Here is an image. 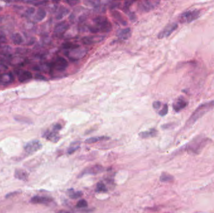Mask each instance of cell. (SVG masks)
<instances>
[{"label":"cell","instance_id":"obj_1","mask_svg":"<svg viewBox=\"0 0 214 213\" xmlns=\"http://www.w3.org/2000/svg\"><path fill=\"white\" fill-rule=\"evenodd\" d=\"M214 108V100L207 102L200 105L190 117L186 123V127L190 128L192 126L199 118L202 117L204 114Z\"/></svg>","mask_w":214,"mask_h":213},{"label":"cell","instance_id":"obj_2","mask_svg":"<svg viewBox=\"0 0 214 213\" xmlns=\"http://www.w3.org/2000/svg\"><path fill=\"white\" fill-rule=\"evenodd\" d=\"M210 142L207 137L198 136L186 145L185 150L188 152L194 154H199Z\"/></svg>","mask_w":214,"mask_h":213},{"label":"cell","instance_id":"obj_3","mask_svg":"<svg viewBox=\"0 0 214 213\" xmlns=\"http://www.w3.org/2000/svg\"><path fill=\"white\" fill-rule=\"evenodd\" d=\"M93 21L94 25L97 27L100 31L102 33H109L113 28L110 21L104 16H98L93 19Z\"/></svg>","mask_w":214,"mask_h":213},{"label":"cell","instance_id":"obj_4","mask_svg":"<svg viewBox=\"0 0 214 213\" xmlns=\"http://www.w3.org/2000/svg\"><path fill=\"white\" fill-rule=\"evenodd\" d=\"M200 16V10H188L182 13L179 16V21L181 23H190L198 19Z\"/></svg>","mask_w":214,"mask_h":213},{"label":"cell","instance_id":"obj_5","mask_svg":"<svg viewBox=\"0 0 214 213\" xmlns=\"http://www.w3.org/2000/svg\"><path fill=\"white\" fill-rule=\"evenodd\" d=\"M160 3L159 1H143L137 6V10L140 13H148L153 10Z\"/></svg>","mask_w":214,"mask_h":213},{"label":"cell","instance_id":"obj_6","mask_svg":"<svg viewBox=\"0 0 214 213\" xmlns=\"http://www.w3.org/2000/svg\"><path fill=\"white\" fill-rule=\"evenodd\" d=\"M88 50L85 48H82L80 46L75 49L67 51L66 56L72 60H78L83 58L87 53Z\"/></svg>","mask_w":214,"mask_h":213},{"label":"cell","instance_id":"obj_7","mask_svg":"<svg viewBox=\"0 0 214 213\" xmlns=\"http://www.w3.org/2000/svg\"><path fill=\"white\" fill-rule=\"evenodd\" d=\"M178 28V25L176 23H173L166 26L158 35V39H163L169 37L174 31Z\"/></svg>","mask_w":214,"mask_h":213},{"label":"cell","instance_id":"obj_8","mask_svg":"<svg viewBox=\"0 0 214 213\" xmlns=\"http://www.w3.org/2000/svg\"><path fill=\"white\" fill-rule=\"evenodd\" d=\"M42 148V145L38 140H33L28 143L25 146V151L28 154H33L39 151Z\"/></svg>","mask_w":214,"mask_h":213},{"label":"cell","instance_id":"obj_9","mask_svg":"<svg viewBox=\"0 0 214 213\" xmlns=\"http://www.w3.org/2000/svg\"><path fill=\"white\" fill-rule=\"evenodd\" d=\"M51 67H52L53 69H55L57 72H63L66 69V68L68 66V62L67 61L63 58V57H58L56 60L50 65Z\"/></svg>","mask_w":214,"mask_h":213},{"label":"cell","instance_id":"obj_10","mask_svg":"<svg viewBox=\"0 0 214 213\" xmlns=\"http://www.w3.org/2000/svg\"><path fill=\"white\" fill-rule=\"evenodd\" d=\"M69 25L66 21H61L55 26L54 28V34L57 36H61L69 29Z\"/></svg>","mask_w":214,"mask_h":213},{"label":"cell","instance_id":"obj_11","mask_svg":"<svg viewBox=\"0 0 214 213\" xmlns=\"http://www.w3.org/2000/svg\"><path fill=\"white\" fill-rule=\"evenodd\" d=\"M104 39L102 36H85L82 39V42L86 45H90L102 41Z\"/></svg>","mask_w":214,"mask_h":213},{"label":"cell","instance_id":"obj_12","mask_svg":"<svg viewBox=\"0 0 214 213\" xmlns=\"http://www.w3.org/2000/svg\"><path fill=\"white\" fill-rule=\"evenodd\" d=\"M103 171V167L101 165H94L90 168H88L85 169L83 172H82V175H86V174H97L100 173Z\"/></svg>","mask_w":214,"mask_h":213},{"label":"cell","instance_id":"obj_13","mask_svg":"<svg viewBox=\"0 0 214 213\" xmlns=\"http://www.w3.org/2000/svg\"><path fill=\"white\" fill-rule=\"evenodd\" d=\"M16 73H17V76H18L19 81L21 83L27 81L33 78V75L31 73L28 72V71L19 69L17 71Z\"/></svg>","mask_w":214,"mask_h":213},{"label":"cell","instance_id":"obj_14","mask_svg":"<svg viewBox=\"0 0 214 213\" xmlns=\"http://www.w3.org/2000/svg\"><path fill=\"white\" fill-rule=\"evenodd\" d=\"M188 102L183 97L178 98L173 104V109L175 112H179L187 107Z\"/></svg>","mask_w":214,"mask_h":213},{"label":"cell","instance_id":"obj_15","mask_svg":"<svg viewBox=\"0 0 214 213\" xmlns=\"http://www.w3.org/2000/svg\"><path fill=\"white\" fill-rule=\"evenodd\" d=\"M53 199L50 197L36 196L31 198V202L33 204H48L52 203Z\"/></svg>","mask_w":214,"mask_h":213},{"label":"cell","instance_id":"obj_16","mask_svg":"<svg viewBox=\"0 0 214 213\" xmlns=\"http://www.w3.org/2000/svg\"><path fill=\"white\" fill-rule=\"evenodd\" d=\"M132 35V30L130 28L120 30L116 33V36L122 40H127L130 38Z\"/></svg>","mask_w":214,"mask_h":213},{"label":"cell","instance_id":"obj_17","mask_svg":"<svg viewBox=\"0 0 214 213\" xmlns=\"http://www.w3.org/2000/svg\"><path fill=\"white\" fill-rule=\"evenodd\" d=\"M14 81V76L11 73H6L0 76V84H8Z\"/></svg>","mask_w":214,"mask_h":213},{"label":"cell","instance_id":"obj_18","mask_svg":"<svg viewBox=\"0 0 214 213\" xmlns=\"http://www.w3.org/2000/svg\"><path fill=\"white\" fill-rule=\"evenodd\" d=\"M111 16L113 17L114 19H115L118 23H120L121 25L123 26L127 25V21L124 18V17L122 15V14L116 10H112L111 11Z\"/></svg>","mask_w":214,"mask_h":213},{"label":"cell","instance_id":"obj_19","mask_svg":"<svg viewBox=\"0 0 214 213\" xmlns=\"http://www.w3.org/2000/svg\"><path fill=\"white\" fill-rule=\"evenodd\" d=\"M44 137H45L47 139H48L53 142H57L59 139V136L58 134V132L52 129V131H47L44 134Z\"/></svg>","mask_w":214,"mask_h":213},{"label":"cell","instance_id":"obj_20","mask_svg":"<svg viewBox=\"0 0 214 213\" xmlns=\"http://www.w3.org/2000/svg\"><path fill=\"white\" fill-rule=\"evenodd\" d=\"M158 133V131L155 129H150L149 131H143L139 133V136L141 138L145 139V138H149L155 137L157 136Z\"/></svg>","mask_w":214,"mask_h":213},{"label":"cell","instance_id":"obj_21","mask_svg":"<svg viewBox=\"0 0 214 213\" xmlns=\"http://www.w3.org/2000/svg\"><path fill=\"white\" fill-rule=\"evenodd\" d=\"M15 177L16 179L22 181H27L28 178V174L27 172L23 170H16L15 172Z\"/></svg>","mask_w":214,"mask_h":213},{"label":"cell","instance_id":"obj_22","mask_svg":"<svg viewBox=\"0 0 214 213\" xmlns=\"http://www.w3.org/2000/svg\"><path fill=\"white\" fill-rule=\"evenodd\" d=\"M69 13V9L65 6H61L57 12V16H56V19L57 20H60L65 18L67 14H68Z\"/></svg>","mask_w":214,"mask_h":213},{"label":"cell","instance_id":"obj_23","mask_svg":"<svg viewBox=\"0 0 214 213\" xmlns=\"http://www.w3.org/2000/svg\"><path fill=\"white\" fill-rule=\"evenodd\" d=\"M110 139L109 137L105 136H95V137H90V138L86 139L85 143H87V144H92V143H97V142H99V141L108 140V139Z\"/></svg>","mask_w":214,"mask_h":213},{"label":"cell","instance_id":"obj_24","mask_svg":"<svg viewBox=\"0 0 214 213\" xmlns=\"http://www.w3.org/2000/svg\"><path fill=\"white\" fill-rule=\"evenodd\" d=\"M46 16V11L43 8H39L35 15L34 19L36 21L40 22L43 20L45 18Z\"/></svg>","mask_w":214,"mask_h":213},{"label":"cell","instance_id":"obj_25","mask_svg":"<svg viewBox=\"0 0 214 213\" xmlns=\"http://www.w3.org/2000/svg\"><path fill=\"white\" fill-rule=\"evenodd\" d=\"M160 180L162 182H170L174 180V177L168 173L163 172L160 177Z\"/></svg>","mask_w":214,"mask_h":213},{"label":"cell","instance_id":"obj_26","mask_svg":"<svg viewBox=\"0 0 214 213\" xmlns=\"http://www.w3.org/2000/svg\"><path fill=\"white\" fill-rule=\"evenodd\" d=\"M11 38L13 43L15 44L19 45L23 42V38L22 36L18 33H16L13 34Z\"/></svg>","mask_w":214,"mask_h":213},{"label":"cell","instance_id":"obj_27","mask_svg":"<svg viewBox=\"0 0 214 213\" xmlns=\"http://www.w3.org/2000/svg\"><path fill=\"white\" fill-rule=\"evenodd\" d=\"M80 143L79 141H75L73 142L71 144V145L69 146L68 150V153L69 154H71L74 153L77 150H78L80 148Z\"/></svg>","mask_w":214,"mask_h":213},{"label":"cell","instance_id":"obj_28","mask_svg":"<svg viewBox=\"0 0 214 213\" xmlns=\"http://www.w3.org/2000/svg\"><path fill=\"white\" fill-rule=\"evenodd\" d=\"M80 46L78 44H73V43H70V42H68V43H65L63 44V48L65 50H66L67 51L69 50H71L75 49L77 48H78Z\"/></svg>","mask_w":214,"mask_h":213},{"label":"cell","instance_id":"obj_29","mask_svg":"<svg viewBox=\"0 0 214 213\" xmlns=\"http://www.w3.org/2000/svg\"><path fill=\"white\" fill-rule=\"evenodd\" d=\"M96 191L97 192H107V188L106 186L105 185L104 183L100 182L97 184V188Z\"/></svg>","mask_w":214,"mask_h":213},{"label":"cell","instance_id":"obj_30","mask_svg":"<svg viewBox=\"0 0 214 213\" xmlns=\"http://www.w3.org/2000/svg\"><path fill=\"white\" fill-rule=\"evenodd\" d=\"M82 195H83V193L81 191L75 192V191H72L69 194V196L71 199H78V198H80L81 196H82Z\"/></svg>","mask_w":214,"mask_h":213},{"label":"cell","instance_id":"obj_31","mask_svg":"<svg viewBox=\"0 0 214 213\" xmlns=\"http://www.w3.org/2000/svg\"><path fill=\"white\" fill-rule=\"evenodd\" d=\"M86 3L89 6L94 7V8H97L101 6V2L100 1H88L86 2Z\"/></svg>","mask_w":214,"mask_h":213},{"label":"cell","instance_id":"obj_32","mask_svg":"<svg viewBox=\"0 0 214 213\" xmlns=\"http://www.w3.org/2000/svg\"><path fill=\"white\" fill-rule=\"evenodd\" d=\"M88 206L87 201L85 199H82L79 201L77 204V207L78 208H85Z\"/></svg>","mask_w":214,"mask_h":213},{"label":"cell","instance_id":"obj_33","mask_svg":"<svg viewBox=\"0 0 214 213\" xmlns=\"http://www.w3.org/2000/svg\"><path fill=\"white\" fill-rule=\"evenodd\" d=\"M168 109H169V108H168V105L166 104H164V105H163V108H162V109L158 113L159 115H160V116H165L166 114L168 113Z\"/></svg>","mask_w":214,"mask_h":213},{"label":"cell","instance_id":"obj_34","mask_svg":"<svg viewBox=\"0 0 214 213\" xmlns=\"http://www.w3.org/2000/svg\"><path fill=\"white\" fill-rule=\"evenodd\" d=\"M35 9L33 7L28 8L25 13V16L27 17H30L35 13Z\"/></svg>","mask_w":214,"mask_h":213},{"label":"cell","instance_id":"obj_35","mask_svg":"<svg viewBox=\"0 0 214 213\" xmlns=\"http://www.w3.org/2000/svg\"><path fill=\"white\" fill-rule=\"evenodd\" d=\"M88 30L92 33H97L100 31L99 29L97 27H95L94 25L90 26L88 27Z\"/></svg>","mask_w":214,"mask_h":213},{"label":"cell","instance_id":"obj_36","mask_svg":"<svg viewBox=\"0 0 214 213\" xmlns=\"http://www.w3.org/2000/svg\"><path fill=\"white\" fill-rule=\"evenodd\" d=\"M8 69V67L3 64H0V76L6 73V71Z\"/></svg>","mask_w":214,"mask_h":213},{"label":"cell","instance_id":"obj_37","mask_svg":"<svg viewBox=\"0 0 214 213\" xmlns=\"http://www.w3.org/2000/svg\"><path fill=\"white\" fill-rule=\"evenodd\" d=\"M134 3V2H132V1H127V2H125L124 3V9L125 10L124 11H127V10H129V7Z\"/></svg>","mask_w":214,"mask_h":213},{"label":"cell","instance_id":"obj_38","mask_svg":"<svg viewBox=\"0 0 214 213\" xmlns=\"http://www.w3.org/2000/svg\"><path fill=\"white\" fill-rule=\"evenodd\" d=\"M161 105H162L161 102H160V101H155L153 103V108L154 109H158L160 108Z\"/></svg>","mask_w":214,"mask_h":213},{"label":"cell","instance_id":"obj_39","mask_svg":"<svg viewBox=\"0 0 214 213\" xmlns=\"http://www.w3.org/2000/svg\"><path fill=\"white\" fill-rule=\"evenodd\" d=\"M128 16H129L130 19V20H131V21H135V20H136V17L135 14L134 13H133V12L128 13Z\"/></svg>","mask_w":214,"mask_h":213},{"label":"cell","instance_id":"obj_40","mask_svg":"<svg viewBox=\"0 0 214 213\" xmlns=\"http://www.w3.org/2000/svg\"><path fill=\"white\" fill-rule=\"evenodd\" d=\"M66 3H67L68 4H69L70 6H75V5H76L77 4L79 3L80 2H79V1H70V2L67 1V2H66Z\"/></svg>","mask_w":214,"mask_h":213},{"label":"cell","instance_id":"obj_41","mask_svg":"<svg viewBox=\"0 0 214 213\" xmlns=\"http://www.w3.org/2000/svg\"><path fill=\"white\" fill-rule=\"evenodd\" d=\"M35 78L36 79H38V80H44V81H46V79L44 76L41 75H36V76H35Z\"/></svg>","mask_w":214,"mask_h":213},{"label":"cell","instance_id":"obj_42","mask_svg":"<svg viewBox=\"0 0 214 213\" xmlns=\"http://www.w3.org/2000/svg\"><path fill=\"white\" fill-rule=\"evenodd\" d=\"M6 38L2 35H0V43H3L6 42Z\"/></svg>","mask_w":214,"mask_h":213},{"label":"cell","instance_id":"obj_43","mask_svg":"<svg viewBox=\"0 0 214 213\" xmlns=\"http://www.w3.org/2000/svg\"><path fill=\"white\" fill-rule=\"evenodd\" d=\"M57 213H71V212H69V211H65V210H60Z\"/></svg>","mask_w":214,"mask_h":213},{"label":"cell","instance_id":"obj_44","mask_svg":"<svg viewBox=\"0 0 214 213\" xmlns=\"http://www.w3.org/2000/svg\"><path fill=\"white\" fill-rule=\"evenodd\" d=\"M2 11V8L1 7V6H0V12H1Z\"/></svg>","mask_w":214,"mask_h":213}]
</instances>
